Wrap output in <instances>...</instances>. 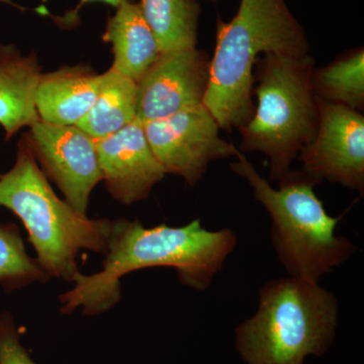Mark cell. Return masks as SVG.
Wrapping results in <instances>:
<instances>
[{"instance_id":"8fae6325","label":"cell","mask_w":364,"mask_h":364,"mask_svg":"<svg viewBox=\"0 0 364 364\" xmlns=\"http://www.w3.org/2000/svg\"><path fill=\"white\" fill-rule=\"evenodd\" d=\"M95 146L105 188L122 205L146 200L166 176L138 119L112 135L97 139Z\"/></svg>"},{"instance_id":"52a82bcc","label":"cell","mask_w":364,"mask_h":364,"mask_svg":"<svg viewBox=\"0 0 364 364\" xmlns=\"http://www.w3.org/2000/svg\"><path fill=\"white\" fill-rule=\"evenodd\" d=\"M143 126L165 173L181 176L191 186L203 178L210 162L235 157L239 151L221 138V128L205 105Z\"/></svg>"},{"instance_id":"2e32d148","label":"cell","mask_w":364,"mask_h":364,"mask_svg":"<svg viewBox=\"0 0 364 364\" xmlns=\"http://www.w3.org/2000/svg\"><path fill=\"white\" fill-rule=\"evenodd\" d=\"M139 4L162 54L196 47L200 6L196 0H141Z\"/></svg>"},{"instance_id":"8992f818","label":"cell","mask_w":364,"mask_h":364,"mask_svg":"<svg viewBox=\"0 0 364 364\" xmlns=\"http://www.w3.org/2000/svg\"><path fill=\"white\" fill-rule=\"evenodd\" d=\"M314 64L310 54H267L259 60L254 90L258 105L239 131L242 151L267 157L272 181L291 171L294 158L317 134L320 114L312 85Z\"/></svg>"},{"instance_id":"ffe728a7","label":"cell","mask_w":364,"mask_h":364,"mask_svg":"<svg viewBox=\"0 0 364 364\" xmlns=\"http://www.w3.org/2000/svg\"><path fill=\"white\" fill-rule=\"evenodd\" d=\"M105 2V4H109V6L114 7H119L122 4H126V2H134V0H79V4L75 9L68 11L66 14H64L61 18H57V23L58 25L63 26V28H73L75 26L78 21L79 11L85 6L86 4L90 2Z\"/></svg>"},{"instance_id":"ac0fdd59","label":"cell","mask_w":364,"mask_h":364,"mask_svg":"<svg viewBox=\"0 0 364 364\" xmlns=\"http://www.w3.org/2000/svg\"><path fill=\"white\" fill-rule=\"evenodd\" d=\"M51 277L36 258L28 255L20 228L14 223L0 224V287L6 293L33 284H47Z\"/></svg>"},{"instance_id":"ba28073f","label":"cell","mask_w":364,"mask_h":364,"mask_svg":"<svg viewBox=\"0 0 364 364\" xmlns=\"http://www.w3.org/2000/svg\"><path fill=\"white\" fill-rule=\"evenodd\" d=\"M318 127L315 138L299 152L303 170L323 181L364 191V117L355 109L317 97Z\"/></svg>"},{"instance_id":"3957f363","label":"cell","mask_w":364,"mask_h":364,"mask_svg":"<svg viewBox=\"0 0 364 364\" xmlns=\"http://www.w3.org/2000/svg\"><path fill=\"white\" fill-rule=\"evenodd\" d=\"M0 208L23 223L38 262L49 277L72 282L78 274L81 250L107 254L112 221L90 219L62 200L50 186L23 136L16 162L0 173Z\"/></svg>"},{"instance_id":"277c9868","label":"cell","mask_w":364,"mask_h":364,"mask_svg":"<svg viewBox=\"0 0 364 364\" xmlns=\"http://www.w3.org/2000/svg\"><path fill=\"white\" fill-rule=\"evenodd\" d=\"M230 166L253 189L254 198L270 215L272 246L289 277L318 284L355 252V246L336 229L342 217H332L314 191L317 182L303 171H289L273 188L238 151Z\"/></svg>"},{"instance_id":"30bf717a","label":"cell","mask_w":364,"mask_h":364,"mask_svg":"<svg viewBox=\"0 0 364 364\" xmlns=\"http://www.w3.org/2000/svg\"><path fill=\"white\" fill-rule=\"evenodd\" d=\"M210 61L196 47L163 53L136 83V119L147 123L203 105Z\"/></svg>"},{"instance_id":"7a4b0ae2","label":"cell","mask_w":364,"mask_h":364,"mask_svg":"<svg viewBox=\"0 0 364 364\" xmlns=\"http://www.w3.org/2000/svg\"><path fill=\"white\" fill-rule=\"evenodd\" d=\"M267 54H309L305 33L284 0H241L229 23L219 21L203 105L222 130L240 129L252 119L253 68Z\"/></svg>"},{"instance_id":"5b68a950","label":"cell","mask_w":364,"mask_h":364,"mask_svg":"<svg viewBox=\"0 0 364 364\" xmlns=\"http://www.w3.org/2000/svg\"><path fill=\"white\" fill-rule=\"evenodd\" d=\"M337 321V299L320 284L270 280L261 287L256 313L236 328L237 350L247 364H304L330 348Z\"/></svg>"},{"instance_id":"e0dca14e","label":"cell","mask_w":364,"mask_h":364,"mask_svg":"<svg viewBox=\"0 0 364 364\" xmlns=\"http://www.w3.org/2000/svg\"><path fill=\"white\" fill-rule=\"evenodd\" d=\"M312 85L316 97L360 111L364 105V53L358 49L346 56L314 70Z\"/></svg>"},{"instance_id":"7c38bea8","label":"cell","mask_w":364,"mask_h":364,"mask_svg":"<svg viewBox=\"0 0 364 364\" xmlns=\"http://www.w3.org/2000/svg\"><path fill=\"white\" fill-rule=\"evenodd\" d=\"M100 82V74L90 65L63 66L42 73L36 91L40 121L76 126L95 104Z\"/></svg>"},{"instance_id":"4fadbf2b","label":"cell","mask_w":364,"mask_h":364,"mask_svg":"<svg viewBox=\"0 0 364 364\" xmlns=\"http://www.w3.org/2000/svg\"><path fill=\"white\" fill-rule=\"evenodd\" d=\"M41 75L35 52L26 56L16 46L0 44V127L6 141L40 121L36 91Z\"/></svg>"},{"instance_id":"5bb4252c","label":"cell","mask_w":364,"mask_h":364,"mask_svg":"<svg viewBox=\"0 0 364 364\" xmlns=\"http://www.w3.org/2000/svg\"><path fill=\"white\" fill-rule=\"evenodd\" d=\"M102 39L112 45V68L136 83L162 54L140 4L135 2L117 7L116 14L107 21Z\"/></svg>"},{"instance_id":"d6986e66","label":"cell","mask_w":364,"mask_h":364,"mask_svg":"<svg viewBox=\"0 0 364 364\" xmlns=\"http://www.w3.org/2000/svg\"><path fill=\"white\" fill-rule=\"evenodd\" d=\"M0 364H37L21 343L11 313H0Z\"/></svg>"},{"instance_id":"9c48e42d","label":"cell","mask_w":364,"mask_h":364,"mask_svg":"<svg viewBox=\"0 0 364 364\" xmlns=\"http://www.w3.org/2000/svg\"><path fill=\"white\" fill-rule=\"evenodd\" d=\"M33 156L78 214L87 215L91 193L102 181L95 139L77 126L39 121L25 136Z\"/></svg>"},{"instance_id":"9a60e30c","label":"cell","mask_w":364,"mask_h":364,"mask_svg":"<svg viewBox=\"0 0 364 364\" xmlns=\"http://www.w3.org/2000/svg\"><path fill=\"white\" fill-rule=\"evenodd\" d=\"M136 82L111 67L100 74L97 100L76 126L95 140L112 135L136 119Z\"/></svg>"},{"instance_id":"6da1fadb","label":"cell","mask_w":364,"mask_h":364,"mask_svg":"<svg viewBox=\"0 0 364 364\" xmlns=\"http://www.w3.org/2000/svg\"><path fill=\"white\" fill-rule=\"evenodd\" d=\"M236 245L233 230L210 231L200 219L186 226L151 228L138 220H114L102 270L76 274L74 287L60 296V312L70 315L81 309L88 317L107 312L121 301L122 277L145 268H174L181 284L205 291Z\"/></svg>"}]
</instances>
